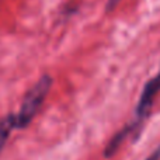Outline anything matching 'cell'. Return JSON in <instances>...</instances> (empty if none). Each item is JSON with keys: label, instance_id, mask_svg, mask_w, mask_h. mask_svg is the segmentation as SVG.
Masks as SVG:
<instances>
[{"label": "cell", "instance_id": "obj_5", "mask_svg": "<svg viewBox=\"0 0 160 160\" xmlns=\"http://www.w3.org/2000/svg\"><path fill=\"white\" fill-rule=\"evenodd\" d=\"M119 2H121V0H107V3H105V11H107V13L114 11L117 8V6L119 4Z\"/></svg>", "mask_w": 160, "mask_h": 160}, {"label": "cell", "instance_id": "obj_6", "mask_svg": "<svg viewBox=\"0 0 160 160\" xmlns=\"http://www.w3.org/2000/svg\"><path fill=\"white\" fill-rule=\"evenodd\" d=\"M145 160H160V145Z\"/></svg>", "mask_w": 160, "mask_h": 160}, {"label": "cell", "instance_id": "obj_2", "mask_svg": "<svg viewBox=\"0 0 160 160\" xmlns=\"http://www.w3.org/2000/svg\"><path fill=\"white\" fill-rule=\"evenodd\" d=\"M159 93H160V69H159L158 75L150 79L145 84L143 90H142L139 101L136 104V121H139L142 124V121L149 115L150 110H152L153 101H155L156 96Z\"/></svg>", "mask_w": 160, "mask_h": 160}, {"label": "cell", "instance_id": "obj_3", "mask_svg": "<svg viewBox=\"0 0 160 160\" xmlns=\"http://www.w3.org/2000/svg\"><path fill=\"white\" fill-rule=\"evenodd\" d=\"M138 127H141V122L136 121V119L133 122H131V124L122 127V129H119L118 132H117L115 135L110 139V141H108V143L105 145L104 150H102L104 158L105 159H111V158H112V156L119 150V148H121V145L124 143V141L127 139V136L129 135L132 131H135Z\"/></svg>", "mask_w": 160, "mask_h": 160}, {"label": "cell", "instance_id": "obj_4", "mask_svg": "<svg viewBox=\"0 0 160 160\" xmlns=\"http://www.w3.org/2000/svg\"><path fill=\"white\" fill-rule=\"evenodd\" d=\"M13 129H16V114H8L0 121V153Z\"/></svg>", "mask_w": 160, "mask_h": 160}, {"label": "cell", "instance_id": "obj_1", "mask_svg": "<svg viewBox=\"0 0 160 160\" xmlns=\"http://www.w3.org/2000/svg\"><path fill=\"white\" fill-rule=\"evenodd\" d=\"M51 87H52V78L49 75H42L35 82V84L25 93L21 107L16 114V129H24L32 122L49 94Z\"/></svg>", "mask_w": 160, "mask_h": 160}]
</instances>
